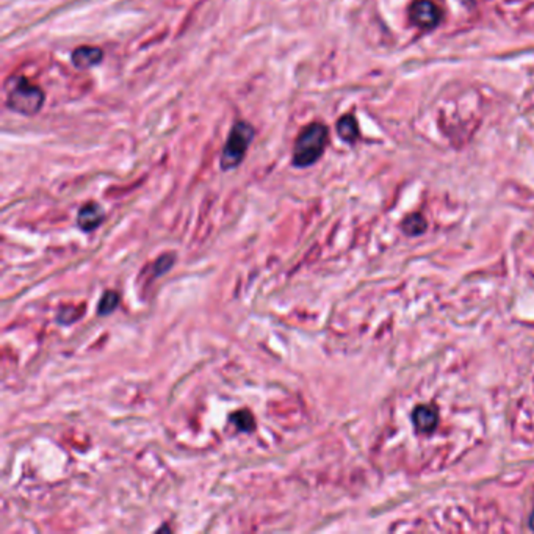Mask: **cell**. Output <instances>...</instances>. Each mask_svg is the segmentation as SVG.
I'll use <instances>...</instances> for the list:
<instances>
[{"label": "cell", "mask_w": 534, "mask_h": 534, "mask_svg": "<svg viewBox=\"0 0 534 534\" xmlns=\"http://www.w3.org/2000/svg\"><path fill=\"white\" fill-rule=\"evenodd\" d=\"M475 91L461 94L450 107H443L440 113V126L453 141L472 137L480 124V102L473 98Z\"/></svg>", "instance_id": "cell-1"}, {"label": "cell", "mask_w": 534, "mask_h": 534, "mask_svg": "<svg viewBox=\"0 0 534 534\" xmlns=\"http://www.w3.org/2000/svg\"><path fill=\"white\" fill-rule=\"evenodd\" d=\"M5 93L6 107L15 113L24 114V117H34L38 112H41L44 101H46V94L41 87L22 75H11L5 83Z\"/></svg>", "instance_id": "cell-2"}, {"label": "cell", "mask_w": 534, "mask_h": 534, "mask_svg": "<svg viewBox=\"0 0 534 534\" xmlns=\"http://www.w3.org/2000/svg\"><path fill=\"white\" fill-rule=\"evenodd\" d=\"M329 132L321 122H311L298 133L293 146L292 163L297 168H309L323 157Z\"/></svg>", "instance_id": "cell-3"}, {"label": "cell", "mask_w": 534, "mask_h": 534, "mask_svg": "<svg viewBox=\"0 0 534 534\" xmlns=\"http://www.w3.org/2000/svg\"><path fill=\"white\" fill-rule=\"evenodd\" d=\"M254 127L246 121H237L228 135L226 144L223 147L220 165L223 171L235 170L246 157L251 143L254 140Z\"/></svg>", "instance_id": "cell-4"}, {"label": "cell", "mask_w": 534, "mask_h": 534, "mask_svg": "<svg viewBox=\"0 0 534 534\" xmlns=\"http://www.w3.org/2000/svg\"><path fill=\"white\" fill-rule=\"evenodd\" d=\"M409 19L418 29L433 30L442 21V10L434 0H414L409 6Z\"/></svg>", "instance_id": "cell-5"}, {"label": "cell", "mask_w": 534, "mask_h": 534, "mask_svg": "<svg viewBox=\"0 0 534 534\" xmlns=\"http://www.w3.org/2000/svg\"><path fill=\"white\" fill-rule=\"evenodd\" d=\"M105 220V212L98 202H88L82 205V209L77 214V224L83 232H93L98 229L102 221Z\"/></svg>", "instance_id": "cell-6"}, {"label": "cell", "mask_w": 534, "mask_h": 534, "mask_svg": "<svg viewBox=\"0 0 534 534\" xmlns=\"http://www.w3.org/2000/svg\"><path fill=\"white\" fill-rule=\"evenodd\" d=\"M413 423L418 433L431 434L436 431L439 424V410L431 404H422L417 406L413 413Z\"/></svg>", "instance_id": "cell-7"}, {"label": "cell", "mask_w": 534, "mask_h": 534, "mask_svg": "<svg viewBox=\"0 0 534 534\" xmlns=\"http://www.w3.org/2000/svg\"><path fill=\"white\" fill-rule=\"evenodd\" d=\"M71 60L77 69L94 68L104 60V50L94 46H80L71 55Z\"/></svg>", "instance_id": "cell-8"}, {"label": "cell", "mask_w": 534, "mask_h": 534, "mask_svg": "<svg viewBox=\"0 0 534 534\" xmlns=\"http://www.w3.org/2000/svg\"><path fill=\"white\" fill-rule=\"evenodd\" d=\"M337 133L346 143H355L359 138V127L356 118L353 114H345V117L337 121Z\"/></svg>", "instance_id": "cell-9"}, {"label": "cell", "mask_w": 534, "mask_h": 534, "mask_svg": "<svg viewBox=\"0 0 534 534\" xmlns=\"http://www.w3.org/2000/svg\"><path fill=\"white\" fill-rule=\"evenodd\" d=\"M427 228H428L427 220H424L420 214L409 215L401 224L403 232L406 235H410V237H417V235L423 234L424 230H427Z\"/></svg>", "instance_id": "cell-10"}, {"label": "cell", "mask_w": 534, "mask_h": 534, "mask_svg": "<svg viewBox=\"0 0 534 534\" xmlns=\"http://www.w3.org/2000/svg\"><path fill=\"white\" fill-rule=\"evenodd\" d=\"M230 422H232L238 429L243 431V433H251V431H254L255 428L254 415L246 409L234 413L232 415H230Z\"/></svg>", "instance_id": "cell-11"}, {"label": "cell", "mask_w": 534, "mask_h": 534, "mask_svg": "<svg viewBox=\"0 0 534 534\" xmlns=\"http://www.w3.org/2000/svg\"><path fill=\"white\" fill-rule=\"evenodd\" d=\"M118 304H119V295L117 292L108 290L102 295V298L98 304V312L99 315H110L114 309L118 307Z\"/></svg>", "instance_id": "cell-12"}, {"label": "cell", "mask_w": 534, "mask_h": 534, "mask_svg": "<svg viewBox=\"0 0 534 534\" xmlns=\"http://www.w3.org/2000/svg\"><path fill=\"white\" fill-rule=\"evenodd\" d=\"M172 263H175V255L172 254H165L160 257V259L156 262V274L160 276L168 272V269L172 267Z\"/></svg>", "instance_id": "cell-13"}, {"label": "cell", "mask_w": 534, "mask_h": 534, "mask_svg": "<svg viewBox=\"0 0 534 534\" xmlns=\"http://www.w3.org/2000/svg\"><path fill=\"white\" fill-rule=\"evenodd\" d=\"M528 525H530V528L534 531V507H533V512H531V516L528 519Z\"/></svg>", "instance_id": "cell-14"}, {"label": "cell", "mask_w": 534, "mask_h": 534, "mask_svg": "<svg viewBox=\"0 0 534 534\" xmlns=\"http://www.w3.org/2000/svg\"><path fill=\"white\" fill-rule=\"evenodd\" d=\"M464 2H466V3H470V5H476V3L484 2V0H464Z\"/></svg>", "instance_id": "cell-15"}]
</instances>
